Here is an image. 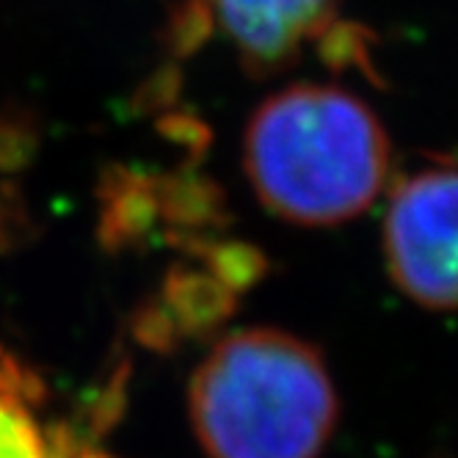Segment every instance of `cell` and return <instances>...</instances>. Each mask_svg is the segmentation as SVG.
<instances>
[{"mask_svg": "<svg viewBox=\"0 0 458 458\" xmlns=\"http://www.w3.org/2000/svg\"><path fill=\"white\" fill-rule=\"evenodd\" d=\"M243 160L268 213L301 226H335L378 199L389 174V139L356 94L299 83L254 111Z\"/></svg>", "mask_w": 458, "mask_h": 458, "instance_id": "1", "label": "cell"}, {"mask_svg": "<svg viewBox=\"0 0 458 458\" xmlns=\"http://www.w3.org/2000/svg\"><path fill=\"white\" fill-rule=\"evenodd\" d=\"M389 279L425 310H458V166H428L389 191L381 226Z\"/></svg>", "mask_w": 458, "mask_h": 458, "instance_id": "3", "label": "cell"}, {"mask_svg": "<svg viewBox=\"0 0 458 458\" xmlns=\"http://www.w3.org/2000/svg\"><path fill=\"white\" fill-rule=\"evenodd\" d=\"M67 458H111V455H106L103 450H97V447H89V445H83L81 439L72 445V450H70V455Z\"/></svg>", "mask_w": 458, "mask_h": 458, "instance_id": "6", "label": "cell"}, {"mask_svg": "<svg viewBox=\"0 0 458 458\" xmlns=\"http://www.w3.org/2000/svg\"><path fill=\"white\" fill-rule=\"evenodd\" d=\"M202 20L257 72H274L293 61L307 42L323 34L335 0H196Z\"/></svg>", "mask_w": 458, "mask_h": 458, "instance_id": "4", "label": "cell"}, {"mask_svg": "<svg viewBox=\"0 0 458 458\" xmlns=\"http://www.w3.org/2000/svg\"><path fill=\"white\" fill-rule=\"evenodd\" d=\"M42 384L0 348V458H67L78 442L67 425H45Z\"/></svg>", "mask_w": 458, "mask_h": 458, "instance_id": "5", "label": "cell"}, {"mask_svg": "<svg viewBox=\"0 0 458 458\" xmlns=\"http://www.w3.org/2000/svg\"><path fill=\"white\" fill-rule=\"evenodd\" d=\"M188 409L208 458H320L337 425V389L307 340L238 329L196 368Z\"/></svg>", "mask_w": 458, "mask_h": 458, "instance_id": "2", "label": "cell"}]
</instances>
